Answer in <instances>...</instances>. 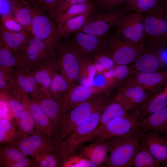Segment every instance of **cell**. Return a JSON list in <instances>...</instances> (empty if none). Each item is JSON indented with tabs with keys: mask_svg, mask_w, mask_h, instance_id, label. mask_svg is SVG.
Returning <instances> with one entry per match:
<instances>
[{
	"mask_svg": "<svg viewBox=\"0 0 167 167\" xmlns=\"http://www.w3.org/2000/svg\"><path fill=\"white\" fill-rule=\"evenodd\" d=\"M110 94L109 92H105L68 110L60 127L59 142L64 139L86 122L96 110L110 102L112 100Z\"/></svg>",
	"mask_w": 167,
	"mask_h": 167,
	"instance_id": "6da1fadb",
	"label": "cell"
},
{
	"mask_svg": "<svg viewBox=\"0 0 167 167\" xmlns=\"http://www.w3.org/2000/svg\"><path fill=\"white\" fill-rule=\"evenodd\" d=\"M143 132L138 129L113 139L105 164L110 167L133 166Z\"/></svg>",
	"mask_w": 167,
	"mask_h": 167,
	"instance_id": "7a4b0ae2",
	"label": "cell"
},
{
	"mask_svg": "<svg viewBox=\"0 0 167 167\" xmlns=\"http://www.w3.org/2000/svg\"><path fill=\"white\" fill-rule=\"evenodd\" d=\"M144 48V44H134L116 31L105 37L100 50L116 65H127L132 63Z\"/></svg>",
	"mask_w": 167,
	"mask_h": 167,
	"instance_id": "3957f363",
	"label": "cell"
},
{
	"mask_svg": "<svg viewBox=\"0 0 167 167\" xmlns=\"http://www.w3.org/2000/svg\"><path fill=\"white\" fill-rule=\"evenodd\" d=\"M107 105L96 110L86 122L58 143L57 149L63 157L76 152L85 143L92 140L102 113Z\"/></svg>",
	"mask_w": 167,
	"mask_h": 167,
	"instance_id": "277c9868",
	"label": "cell"
},
{
	"mask_svg": "<svg viewBox=\"0 0 167 167\" xmlns=\"http://www.w3.org/2000/svg\"><path fill=\"white\" fill-rule=\"evenodd\" d=\"M32 7V36L43 42L54 52L61 41L58 34L57 24L40 5Z\"/></svg>",
	"mask_w": 167,
	"mask_h": 167,
	"instance_id": "5b68a950",
	"label": "cell"
},
{
	"mask_svg": "<svg viewBox=\"0 0 167 167\" xmlns=\"http://www.w3.org/2000/svg\"><path fill=\"white\" fill-rule=\"evenodd\" d=\"M94 11L89 15L82 28L77 31L105 37L111 28L117 25L127 12L125 9L120 8Z\"/></svg>",
	"mask_w": 167,
	"mask_h": 167,
	"instance_id": "8992f818",
	"label": "cell"
},
{
	"mask_svg": "<svg viewBox=\"0 0 167 167\" xmlns=\"http://www.w3.org/2000/svg\"><path fill=\"white\" fill-rule=\"evenodd\" d=\"M65 39L55 49L54 58L58 71L69 83L76 84L80 80V61Z\"/></svg>",
	"mask_w": 167,
	"mask_h": 167,
	"instance_id": "52a82bcc",
	"label": "cell"
},
{
	"mask_svg": "<svg viewBox=\"0 0 167 167\" xmlns=\"http://www.w3.org/2000/svg\"><path fill=\"white\" fill-rule=\"evenodd\" d=\"M140 111L139 107L125 117L116 118L100 129L96 131L92 140L113 139L138 129L140 125Z\"/></svg>",
	"mask_w": 167,
	"mask_h": 167,
	"instance_id": "ba28073f",
	"label": "cell"
},
{
	"mask_svg": "<svg viewBox=\"0 0 167 167\" xmlns=\"http://www.w3.org/2000/svg\"><path fill=\"white\" fill-rule=\"evenodd\" d=\"M105 37L78 31L66 38L81 62L86 59L93 61Z\"/></svg>",
	"mask_w": 167,
	"mask_h": 167,
	"instance_id": "9c48e42d",
	"label": "cell"
},
{
	"mask_svg": "<svg viewBox=\"0 0 167 167\" xmlns=\"http://www.w3.org/2000/svg\"><path fill=\"white\" fill-rule=\"evenodd\" d=\"M152 92L128 77L119 86L113 100L120 104L127 111L141 105Z\"/></svg>",
	"mask_w": 167,
	"mask_h": 167,
	"instance_id": "30bf717a",
	"label": "cell"
},
{
	"mask_svg": "<svg viewBox=\"0 0 167 167\" xmlns=\"http://www.w3.org/2000/svg\"><path fill=\"white\" fill-rule=\"evenodd\" d=\"M142 14L145 33V46L167 41V23L162 14L161 4L155 10Z\"/></svg>",
	"mask_w": 167,
	"mask_h": 167,
	"instance_id": "8fae6325",
	"label": "cell"
},
{
	"mask_svg": "<svg viewBox=\"0 0 167 167\" xmlns=\"http://www.w3.org/2000/svg\"><path fill=\"white\" fill-rule=\"evenodd\" d=\"M13 144L24 155L31 158L44 152L57 150L56 142L39 131L31 135L19 136Z\"/></svg>",
	"mask_w": 167,
	"mask_h": 167,
	"instance_id": "7c38bea8",
	"label": "cell"
},
{
	"mask_svg": "<svg viewBox=\"0 0 167 167\" xmlns=\"http://www.w3.org/2000/svg\"><path fill=\"white\" fill-rule=\"evenodd\" d=\"M115 27L116 31L130 42L144 45L145 33L142 14L134 12L126 14Z\"/></svg>",
	"mask_w": 167,
	"mask_h": 167,
	"instance_id": "4fadbf2b",
	"label": "cell"
},
{
	"mask_svg": "<svg viewBox=\"0 0 167 167\" xmlns=\"http://www.w3.org/2000/svg\"><path fill=\"white\" fill-rule=\"evenodd\" d=\"M110 90L106 84L99 86L76 84L69 90L64 98L63 102L67 111Z\"/></svg>",
	"mask_w": 167,
	"mask_h": 167,
	"instance_id": "5bb4252c",
	"label": "cell"
},
{
	"mask_svg": "<svg viewBox=\"0 0 167 167\" xmlns=\"http://www.w3.org/2000/svg\"><path fill=\"white\" fill-rule=\"evenodd\" d=\"M128 78L145 89L153 92L167 83V71L141 72L131 69Z\"/></svg>",
	"mask_w": 167,
	"mask_h": 167,
	"instance_id": "9a60e30c",
	"label": "cell"
},
{
	"mask_svg": "<svg viewBox=\"0 0 167 167\" xmlns=\"http://www.w3.org/2000/svg\"><path fill=\"white\" fill-rule=\"evenodd\" d=\"M28 105L38 131L49 137L58 143V132L52 121L42 110L37 102L29 96Z\"/></svg>",
	"mask_w": 167,
	"mask_h": 167,
	"instance_id": "2e32d148",
	"label": "cell"
},
{
	"mask_svg": "<svg viewBox=\"0 0 167 167\" xmlns=\"http://www.w3.org/2000/svg\"><path fill=\"white\" fill-rule=\"evenodd\" d=\"M161 135L153 131H143L142 139L153 157L167 167V137Z\"/></svg>",
	"mask_w": 167,
	"mask_h": 167,
	"instance_id": "e0dca14e",
	"label": "cell"
},
{
	"mask_svg": "<svg viewBox=\"0 0 167 167\" xmlns=\"http://www.w3.org/2000/svg\"><path fill=\"white\" fill-rule=\"evenodd\" d=\"M33 99L53 122L59 134L63 119L67 111L63 101L43 96H39Z\"/></svg>",
	"mask_w": 167,
	"mask_h": 167,
	"instance_id": "ac0fdd59",
	"label": "cell"
},
{
	"mask_svg": "<svg viewBox=\"0 0 167 167\" xmlns=\"http://www.w3.org/2000/svg\"><path fill=\"white\" fill-rule=\"evenodd\" d=\"M0 166L2 167H33L30 157L23 154L13 143L1 145Z\"/></svg>",
	"mask_w": 167,
	"mask_h": 167,
	"instance_id": "d6986e66",
	"label": "cell"
},
{
	"mask_svg": "<svg viewBox=\"0 0 167 167\" xmlns=\"http://www.w3.org/2000/svg\"><path fill=\"white\" fill-rule=\"evenodd\" d=\"M112 139L97 140L79 148V152L92 162L99 166L105 163Z\"/></svg>",
	"mask_w": 167,
	"mask_h": 167,
	"instance_id": "ffe728a7",
	"label": "cell"
},
{
	"mask_svg": "<svg viewBox=\"0 0 167 167\" xmlns=\"http://www.w3.org/2000/svg\"><path fill=\"white\" fill-rule=\"evenodd\" d=\"M31 69L38 86V95L50 97L49 88L53 76L58 70L55 60L48 64L38 65Z\"/></svg>",
	"mask_w": 167,
	"mask_h": 167,
	"instance_id": "44dd1931",
	"label": "cell"
},
{
	"mask_svg": "<svg viewBox=\"0 0 167 167\" xmlns=\"http://www.w3.org/2000/svg\"><path fill=\"white\" fill-rule=\"evenodd\" d=\"M14 79L23 92L34 99L39 94V88L30 68L13 69Z\"/></svg>",
	"mask_w": 167,
	"mask_h": 167,
	"instance_id": "7402d4cb",
	"label": "cell"
},
{
	"mask_svg": "<svg viewBox=\"0 0 167 167\" xmlns=\"http://www.w3.org/2000/svg\"><path fill=\"white\" fill-rule=\"evenodd\" d=\"M10 1L11 16L32 35V7L31 4L26 0H10Z\"/></svg>",
	"mask_w": 167,
	"mask_h": 167,
	"instance_id": "603a6c76",
	"label": "cell"
},
{
	"mask_svg": "<svg viewBox=\"0 0 167 167\" xmlns=\"http://www.w3.org/2000/svg\"><path fill=\"white\" fill-rule=\"evenodd\" d=\"M141 129L143 131H151L163 135L167 130V106L140 119Z\"/></svg>",
	"mask_w": 167,
	"mask_h": 167,
	"instance_id": "cb8c5ba5",
	"label": "cell"
},
{
	"mask_svg": "<svg viewBox=\"0 0 167 167\" xmlns=\"http://www.w3.org/2000/svg\"><path fill=\"white\" fill-rule=\"evenodd\" d=\"M167 106V94L164 89L152 92L145 101L139 107V119L152 114Z\"/></svg>",
	"mask_w": 167,
	"mask_h": 167,
	"instance_id": "d4e9b609",
	"label": "cell"
},
{
	"mask_svg": "<svg viewBox=\"0 0 167 167\" xmlns=\"http://www.w3.org/2000/svg\"><path fill=\"white\" fill-rule=\"evenodd\" d=\"M0 67L14 69L31 66L20 52L13 51L0 39Z\"/></svg>",
	"mask_w": 167,
	"mask_h": 167,
	"instance_id": "484cf974",
	"label": "cell"
},
{
	"mask_svg": "<svg viewBox=\"0 0 167 167\" xmlns=\"http://www.w3.org/2000/svg\"><path fill=\"white\" fill-rule=\"evenodd\" d=\"M32 36L11 31L1 23L0 24V39L11 50L19 52L28 43Z\"/></svg>",
	"mask_w": 167,
	"mask_h": 167,
	"instance_id": "4316f807",
	"label": "cell"
},
{
	"mask_svg": "<svg viewBox=\"0 0 167 167\" xmlns=\"http://www.w3.org/2000/svg\"><path fill=\"white\" fill-rule=\"evenodd\" d=\"M29 96L28 94L23 92L24 109L16 123L19 137L31 135L38 131L29 108L28 100Z\"/></svg>",
	"mask_w": 167,
	"mask_h": 167,
	"instance_id": "83f0119b",
	"label": "cell"
},
{
	"mask_svg": "<svg viewBox=\"0 0 167 167\" xmlns=\"http://www.w3.org/2000/svg\"><path fill=\"white\" fill-rule=\"evenodd\" d=\"M134 69L143 72L160 71V65L156 54L145 47L140 54L132 63Z\"/></svg>",
	"mask_w": 167,
	"mask_h": 167,
	"instance_id": "f1b7e54d",
	"label": "cell"
},
{
	"mask_svg": "<svg viewBox=\"0 0 167 167\" xmlns=\"http://www.w3.org/2000/svg\"><path fill=\"white\" fill-rule=\"evenodd\" d=\"M94 11H90L70 19L63 23L57 24V32L59 37L61 39L67 38L80 29Z\"/></svg>",
	"mask_w": 167,
	"mask_h": 167,
	"instance_id": "f546056e",
	"label": "cell"
},
{
	"mask_svg": "<svg viewBox=\"0 0 167 167\" xmlns=\"http://www.w3.org/2000/svg\"><path fill=\"white\" fill-rule=\"evenodd\" d=\"M128 114L120 104L112 100L103 111L96 131L100 129L111 121L118 118L126 117Z\"/></svg>",
	"mask_w": 167,
	"mask_h": 167,
	"instance_id": "4dcf8cb0",
	"label": "cell"
},
{
	"mask_svg": "<svg viewBox=\"0 0 167 167\" xmlns=\"http://www.w3.org/2000/svg\"><path fill=\"white\" fill-rule=\"evenodd\" d=\"M75 85L69 83L58 70L53 76L49 88L50 97L63 101L69 90Z\"/></svg>",
	"mask_w": 167,
	"mask_h": 167,
	"instance_id": "1f68e13d",
	"label": "cell"
},
{
	"mask_svg": "<svg viewBox=\"0 0 167 167\" xmlns=\"http://www.w3.org/2000/svg\"><path fill=\"white\" fill-rule=\"evenodd\" d=\"M95 8V4L91 1L77 3L68 7L54 20L57 24H62L70 19L94 11Z\"/></svg>",
	"mask_w": 167,
	"mask_h": 167,
	"instance_id": "d6a6232c",
	"label": "cell"
},
{
	"mask_svg": "<svg viewBox=\"0 0 167 167\" xmlns=\"http://www.w3.org/2000/svg\"><path fill=\"white\" fill-rule=\"evenodd\" d=\"M33 167H61L63 157L57 150L44 152L39 153L32 158Z\"/></svg>",
	"mask_w": 167,
	"mask_h": 167,
	"instance_id": "836d02e7",
	"label": "cell"
},
{
	"mask_svg": "<svg viewBox=\"0 0 167 167\" xmlns=\"http://www.w3.org/2000/svg\"><path fill=\"white\" fill-rule=\"evenodd\" d=\"M3 93L7 101L15 124L24 109L23 92L19 89L10 90Z\"/></svg>",
	"mask_w": 167,
	"mask_h": 167,
	"instance_id": "e575fe53",
	"label": "cell"
},
{
	"mask_svg": "<svg viewBox=\"0 0 167 167\" xmlns=\"http://www.w3.org/2000/svg\"><path fill=\"white\" fill-rule=\"evenodd\" d=\"M19 133L15 121L7 118H0V144L14 143L19 138Z\"/></svg>",
	"mask_w": 167,
	"mask_h": 167,
	"instance_id": "d590c367",
	"label": "cell"
},
{
	"mask_svg": "<svg viewBox=\"0 0 167 167\" xmlns=\"http://www.w3.org/2000/svg\"><path fill=\"white\" fill-rule=\"evenodd\" d=\"M135 167H162L161 163L152 155L143 141L141 139L139 149L135 157Z\"/></svg>",
	"mask_w": 167,
	"mask_h": 167,
	"instance_id": "8d00e7d4",
	"label": "cell"
},
{
	"mask_svg": "<svg viewBox=\"0 0 167 167\" xmlns=\"http://www.w3.org/2000/svg\"><path fill=\"white\" fill-rule=\"evenodd\" d=\"M62 167H96L97 166L79 152L63 157Z\"/></svg>",
	"mask_w": 167,
	"mask_h": 167,
	"instance_id": "74e56055",
	"label": "cell"
},
{
	"mask_svg": "<svg viewBox=\"0 0 167 167\" xmlns=\"http://www.w3.org/2000/svg\"><path fill=\"white\" fill-rule=\"evenodd\" d=\"M106 74V77L114 86L121 81H125L129 76L131 68L127 65H117Z\"/></svg>",
	"mask_w": 167,
	"mask_h": 167,
	"instance_id": "f35d334b",
	"label": "cell"
},
{
	"mask_svg": "<svg viewBox=\"0 0 167 167\" xmlns=\"http://www.w3.org/2000/svg\"><path fill=\"white\" fill-rule=\"evenodd\" d=\"M145 47L156 55L160 63V71H167V41Z\"/></svg>",
	"mask_w": 167,
	"mask_h": 167,
	"instance_id": "ab89813d",
	"label": "cell"
},
{
	"mask_svg": "<svg viewBox=\"0 0 167 167\" xmlns=\"http://www.w3.org/2000/svg\"><path fill=\"white\" fill-rule=\"evenodd\" d=\"M0 20V23L6 28L11 31L32 36L24 27L15 19L11 15H2L1 16Z\"/></svg>",
	"mask_w": 167,
	"mask_h": 167,
	"instance_id": "60d3db41",
	"label": "cell"
},
{
	"mask_svg": "<svg viewBox=\"0 0 167 167\" xmlns=\"http://www.w3.org/2000/svg\"><path fill=\"white\" fill-rule=\"evenodd\" d=\"M160 0H136L134 12L143 14L157 8L160 5Z\"/></svg>",
	"mask_w": 167,
	"mask_h": 167,
	"instance_id": "b9f144b4",
	"label": "cell"
},
{
	"mask_svg": "<svg viewBox=\"0 0 167 167\" xmlns=\"http://www.w3.org/2000/svg\"><path fill=\"white\" fill-rule=\"evenodd\" d=\"M13 69L0 67V92H5L13 79Z\"/></svg>",
	"mask_w": 167,
	"mask_h": 167,
	"instance_id": "7bdbcfd3",
	"label": "cell"
},
{
	"mask_svg": "<svg viewBox=\"0 0 167 167\" xmlns=\"http://www.w3.org/2000/svg\"><path fill=\"white\" fill-rule=\"evenodd\" d=\"M136 0H111L105 9L111 10L115 9H123L127 11H134Z\"/></svg>",
	"mask_w": 167,
	"mask_h": 167,
	"instance_id": "ee69618b",
	"label": "cell"
},
{
	"mask_svg": "<svg viewBox=\"0 0 167 167\" xmlns=\"http://www.w3.org/2000/svg\"><path fill=\"white\" fill-rule=\"evenodd\" d=\"M91 1V0H59L53 14L52 19H54L71 6L78 3Z\"/></svg>",
	"mask_w": 167,
	"mask_h": 167,
	"instance_id": "f6af8a7d",
	"label": "cell"
},
{
	"mask_svg": "<svg viewBox=\"0 0 167 167\" xmlns=\"http://www.w3.org/2000/svg\"><path fill=\"white\" fill-rule=\"evenodd\" d=\"M39 5L52 19L59 0H37Z\"/></svg>",
	"mask_w": 167,
	"mask_h": 167,
	"instance_id": "bcb514c9",
	"label": "cell"
},
{
	"mask_svg": "<svg viewBox=\"0 0 167 167\" xmlns=\"http://www.w3.org/2000/svg\"><path fill=\"white\" fill-rule=\"evenodd\" d=\"M111 0H91L95 5L96 7L100 9H105Z\"/></svg>",
	"mask_w": 167,
	"mask_h": 167,
	"instance_id": "7dc6e473",
	"label": "cell"
},
{
	"mask_svg": "<svg viewBox=\"0 0 167 167\" xmlns=\"http://www.w3.org/2000/svg\"><path fill=\"white\" fill-rule=\"evenodd\" d=\"M161 4V10L162 16L167 23V8Z\"/></svg>",
	"mask_w": 167,
	"mask_h": 167,
	"instance_id": "c3c4849f",
	"label": "cell"
},
{
	"mask_svg": "<svg viewBox=\"0 0 167 167\" xmlns=\"http://www.w3.org/2000/svg\"><path fill=\"white\" fill-rule=\"evenodd\" d=\"M28 1L32 6L39 4L37 0H26Z\"/></svg>",
	"mask_w": 167,
	"mask_h": 167,
	"instance_id": "681fc988",
	"label": "cell"
},
{
	"mask_svg": "<svg viewBox=\"0 0 167 167\" xmlns=\"http://www.w3.org/2000/svg\"><path fill=\"white\" fill-rule=\"evenodd\" d=\"M161 4L167 8V0H162Z\"/></svg>",
	"mask_w": 167,
	"mask_h": 167,
	"instance_id": "f907efd6",
	"label": "cell"
},
{
	"mask_svg": "<svg viewBox=\"0 0 167 167\" xmlns=\"http://www.w3.org/2000/svg\"><path fill=\"white\" fill-rule=\"evenodd\" d=\"M164 90L165 93L167 94V84L166 85L164 89Z\"/></svg>",
	"mask_w": 167,
	"mask_h": 167,
	"instance_id": "816d5d0a",
	"label": "cell"
},
{
	"mask_svg": "<svg viewBox=\"0 0 167 167\" xmlns=\"http://www.w3.org/2000/svg\"><path fill=\"white\" fill-rule=\"evenodd\" d=\"M163 135H164L165 136H166V137H167V130L166 132H165V133Z\"/></svg>",
	"mask_w": 167,
	"mask_h": 167,
	"instance_id": "f5cc1de1",
	"label": "cell"
},
{
	"mask_svg": "<svg viewBox=\"0 0 167 167\" xmlns=\"http://www.w3.org/2000/svg\"></svg>",
	"mask_w": 167,
	"mask_h": 167,
	"instance_id": "db71d44e",
	"label": "cell"
}]
</instances>
